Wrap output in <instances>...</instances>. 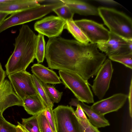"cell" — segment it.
I'll use <instances>...</instances> for the list:
<instances>
[{"instance_id":"6da1fadb","label":"cell","mask_w":132,"mask_h":132,"mask_svg":"<svg viewBox=\"0 0 132 132\" xmlns=\"http://www.w3.org/2000/svg\"><path fill=\"white\" fill-rule=\"evenodd\" d=\"M82 43L57 37L49 38L45 57L48 68L77 73L82 60Z\"/></svg>"},{"instance_id":"4fadbf2b","label":"cell","mask_w":132,"mask_h":132,"mask_svg":"<svg viewBox=\"0 0 132 132\" xmlns=\"http://www.w3.org/2000/svg\"><path fill=\"white\" fill-rule=\"evenodd\" d=\"M22 100L14 92L9 80L5 79L0 85V114L14 106H22Z\"/></svg>"},{"instance_id":"74e56055","label":"cell","mask_w":132,"mask_h":132,"mask_svg":"<svg viewBox=\"0 0 132 132\" xmlns=\"http://www.w3.org/2000/svg\"><path fill=\"white\" fill-rule=\"evenodd\" d=\"M81 128H82V127H81ZM82 132H83V130H82Z\"/></svg>"},{"instance_id":"484cf974","label":"cell","mask_w":132,"mask_h":132,"mask_svg":"<svg viewBox=\"0 0 132 132\" xmlns=\"http://www.w3.org/2000/svg\"><path fill=\"white\" fill-rule=\"evenodd\" d=\"M37 117L40 132H53L43 111L38 114Z\"/></svg>"},{"instance_id":"cb8c5ba5","label":"cell","mask_w":132,"mask_h":132,"mask_svg":"<svg viewBox=\"0 0 132 132\" xmlns=\"http://www.w3.org/2000/svg\"><path fill=\"white\" fill-rule=\"evenodd\" d=\"M108 57L111 60L121 63L131 69H132V53Z\"/></svg>"},{"instance_id":"ffe728a7","label":"cell","mask_w":132,"mask_h":132,"mask_svg":"<svg viewBox=\"0 0 132 132\" xmlns=\"http://www.w3.org/2000/svg\"><path fill=\"white\" fill-rule=\"evenodd\" d=\"M33 81L38 94L40 96L46 107L52 109L54 103L48 94L44 84L34 75H32Z\"/></svg>"},{"instance_id":"44dd1931","label":"cell","mask_w":132,"mask_h":132,"mask_svg":"<svg viewBox=\"0 0 132 132\" xmlns=\"http://www.w3.org/2000/svg\"><path fill=\"white\" fill-rule=\"evenodd\" d=\"M37 36L35 58L38 63H39L43 62L45 57V42L43 35L39 34Z\"/></svg>"},{"instance_id":"d590c367","label":"cell","mask_w":132,"mask_h":132,"mask_svg":"<svg viewBox=\"0 0 132 132\" xmlns=\"http://www.w3.org/2000/svg\"><path fill=\"white\" fill-rule=\"evenodd\" d=\"M13 0H0V5L12 2Z\"/></svg>"},{"instance_id":"7402d4cb","label":"cell","mask_w":132,"mask_h":132,"mask_svg":"<svg viewBox=\"0 0 132 132\" xmlns=\"http://www.w3.org/2000/svg\"><path fill=\"white\" fill-rule=\"evenodd\" d=\"M38 114L27 118H22V125L29 132H40Z\"/></svg>"},{"instance_id":"e0dca14e","label":"cell","mask_w":132,"mask_h":132,"mask_svg":"<svg viewBox=\"0 0 132 132\" xmlns=\"http://www.w3.org/2000/svg\"><path fill=\"white\" fill-rule=\"evenodd\" d=\"M75 14L85 16H99L98 8L81 1L61 0Z\"/></svg>"},{"instance_id":"4316f807","label":"cell","mask_w":132,"mask_h":132,"mask_svg":"<svg viewBox=\"0 0 132 132\" xmlns=\"http://www.w3.org/2000/svg\"><path fill=\"white\" fill-rule=\"evenodd\" d=\"M43 112L53 132H57L55 119L53 109L46 107Z\"/></svg>"},{"instance_id":"2e32d148","label":"cell","mask_w":132,"mask_h":132,"mask_svg":"<svg viewBox=\"0 0 132 132\" xmlns=\"http://www.w3.org/2000/svg\"><path fill=\"white\" fill-rule=\"evenodd\" d=\"M40 5L38 0H13L0 5V12L9 14L32 8Z\"/></svg>"},{"instance_id":"f546056e","label":"cell","mask_w":132,"mask_h":132,"mask_svg":"<svg viewBox=\"0 0 132 132\" xmlns=\"http://www.w3.org/2000/svg\"><path fill=\"white\" fill-rule=\"evenodd\" d=\"M75 114L78 119L85 120L88 119L84 112L79 104L78 105L75 111Z\"/></svg>"},{"instance_id":"836d02e7","label":"cell","mask_w":132,"mask_h":132,"mask_svg":"<svg viewBox=\"0 0 132 132\" xmlns=\"http://www.w3.org/2000/svg\"><path fill=\"white\" fill-rule=\"evenodd\" d=\"M9 14L6 13L0 12V24Z\"/></svg>"},{"instance_id":"4dcf8cb0","label":"cell","mask_w":132,"mask_h":132,"mask_svg":"<svg viewBox=\"0 0 132 132\" xmlns=\"http://www.w3.org/2000/svg\"><path fill=\"white\" fill-rule=\"evenodd\" d=\"M129 104V113L131 118L132 117V79L131 78L129 87V92L128 95Z\"/></svg>"},{"instance_id":"ac0fdd59","label":"cell","mask_w":132,"mask_h":132,"mask_svg":"<svg viewBox=\"0 0 132 132\" xmlns=\"http://www.w3.org/2000/svg\"><path fill=\"white\" fill-rule=\"evenodd\" d=\"M22 101L24 110L28 114L33 116L39 114L46 107L38 94L28 96Z\"/></svg>"},{"instance_id":"7a4b0ae2","label":"cell","mask_w":132,"mask_h":132,"mask_svg":"<svg viewBox=\"0 0 132 132\" xmlns=\"http://www.w3.org/2000/svg\"><path fill=\"white\" fill-rule=\"evenodd\" d=\"M19 31L13 52L5 65L7 76L26 70L35 59L37 36L27 25H22Z\"/></svg>"},{"instance_id":"d4e9b609","label":"cell","mask_w":132,"mask_h":132,"mask_svg":"<svg viewBox=\"0 0 132 132\" xmlns=\"http://www.w3.org/2000/svg\"><path fill=\"white\" fill-rule=\"evenodd\" d=\"M44 84L50 99L53 103L60 102L63 94L62 92H60L54 86L47 84Z\"/></svg>"},{"instance_id":"f35d334b","label":"cell","mask_w":132,"mask_h":132,"mask_svg":"<svg viewBox=\"0 0 132 132\" xmlns=\"http://www.w3.org/2000/svg\"><path fill=\"white\" fill-rule=\"evenodd\" d=\"M131 132H132V130H131Z\"/></svg>"},{"instance_id":"277c9868","label":"cell","mask_w":132,"mask_h":132,"mask_svg":"<svg viewBox=\"0 0 132 132\" xmlns=\"http://www.w3.org/2000/svg\"><path fill=\"white\" fill-rule=\"evenodd\" d=\"M59 77L65 88L69 89L80 101L88 104L94 103V96L87 81L78 74L59 70Z\"/></svg>"},{"instance_id":"8992f818","label":"cell","mask_w":132,"mask_h":132,"mask_svg":"<svg viewBox=\"0 0 132 132\" xmlns=\"http://www.w3.org/2000/svg\"><path fill=\"white\" fill-rule=\"evenodd\" d=\"M53 111L57 132H82L81 126L71 106L59 105Z\"/></svg>"},{"instance_id":"5bb4252c","label":"cell","mask_w":132,"mask_h":132,"mask_svg":"<svg viewBox=\"0 0 132 132\" xmlns=\"http://www.w3.org/2000/svg\"><path fill=\"white\" fill-rule=\"evenodd\" d=\"M69 104L71 106L77 107L78 104L80 105L88 116L89 122L97 128L104 127L110 125L109 121L105 118L104 116L95 112L91 109L90 106L80 101L77 99H71Z\"/></svg>"},{"instance_id":"5b68a950","label":"cell","mask_w":132,"mask_h":132,"mask_svg":"<svg viewBox=\"0 0 132 132\" xmlns=\"http://www.w3.org/2000/svg\"><path fill=\"white\" fill-rule=\"evenodd\" d=\"M55 8L53 4L50 3L13 13L0 24V33L11 27L40 19L53 11Z\"/></svg>"},{"instance_id":"f1b7e54d","label":"cell","mask_w":132,"mask_h":132,"mask_svg":"<svg viewBox=\"0 0 132 132\" xmlns=\"http://www.w3.org/2000/svg\"><path fill=\"white\" fill-rule=\"evenodd\" d=\"M78 119L81 125L83 132H101L98 128L89 122L88 119L85 120Z\"/></svg>"},{"instance_id":"e575fe53","label":"cell","mask_w":132,"mask_h":132,"mask_svg":"<svg viewBox=\"0 0 132 132\" xmlns=\"http://www.w3.org/2000/svg\"><path fill=\"white\" fill-rule=\"evenodd\" d=\"M18 125L16 126V132H24L20 124V123L17 122Z\"/></svg>"},{"instance_id":"8fae6325","label":"cell","mask_w":132,"mask_h":132,"mask_svg":"<svg viewBox=\"0 0 132 132\" xmlns=\"http://www.w3.org/2000/svg\"><path fill=\"white\" fill-rule=\"evenodd\" d=\"M65 24V21L59 17L51 15L46 17L35 23V30L49 38L56 37L61 34Z\"/></svg>"},{"instance_id":"9a60e30c","label":"cell","mask_w":132,"mask_h":132,"mask_svg":"<svg viewBox=\"0 0 132 132\" xmlns=\"http://www.w3.org/2000/svg\"><path fill=\"white\" fill-rule=\"evenodd\" d=\"M31 71L33 74L44 84H55L62 83L55 72L42 64H33Z\"/></svg>"},{"instance_id":"9c48e42d","label":"cell","mask_w":132,"mask_h":132,"mask_svg":"<svg viewBox=\"0 0 132 132\" xmlns=\"http://www.w3.org/2000/svg\"><path fill=\"white\" fill-rule=\"evenodd\" d=\"M113 71L111 60L107 59L96 75L91 87L93 93L100 100L103 99L109 89Z\"/></svg>"},{"instance_id":"52a82bcc","label":"cell","mask_w":132,"mask_h":132,"mask_svg":"<svg viewBox=\"0 0 132 132\" xmlns=\"http://www.w3.org/2000/svg\"><path fill=\"white\" fill-rule=\"evenodd\" d=\"M110 32L108 40L96 44L98 48L108 57L132 53V40L125 39Z\"/></svg>"},{"instance_id":"ba28073f","label":"cell","mask_w":132,"mask_h":132,"mask_svg":"<svg viewBox=\"0 0 132 132\" xmlns=\"http://www.w3.org/2000/svg\"><path fill=\"white\" fill-rule=\"evenodd\" d=\"M7 76L14 92L22 100L28 96L38 94L32 75L29 72L21 71Z\"/></svg>"},{"instance_id":"8d00e7d4","label":"cell","mask_w":132,"mask_h":132,"mask_svg":"<svg viewBox=\"0 0 132 132\" xmlns=\"http://www.w3.org/2000/svg\"><path fill=\"white\" fill-rule=\"evenodd\" d=\"M20 124L21 126L22 129L24 131V132H29L20 123Z\"/></svg>"},{"instance_id":"1f68e13d","label":"cell","mask_w":132,"mask_h":132,"mask_svg":"<svg viewBox=\"0 0 132 132\" xmlns=\"http://www.w3.org/2000/svg\"><path fill=\"white\" fill-rule=\"evenodd\" d=\"M95 1L101 3L110 5H118L120 4L112 0H96Z\"/></svg>"},{"instance_id":"83f0119b","label":"cell","mask_w":132,"mask_h":132,"mask_svg":"<svg viewBox=\"0 0 132 132\" xmlns=\"http://www.w3.org/2000/svg\"><path fill=\"white\" fill-rule=\"evenodd\" d=\"M16 126L7 121L0 114V132H16Z\"/></svg>"},{"instance_id":"3957f363","label":"cell","mask_w":132,"mask_h":132,"mask_svg":"<svg viewBox=\"0 0 132 132\" xmlns=\"http://www.w3.org/2000/svg\"><path fill=\"white\" fill-rule=\"evenodd\" d=\"M99 16L109 31L125 39L132 40V20L125 13L104 7L98 8Z\"/></svg>"},{"instance_id":"d6986e66","label":"cell","mask_w":132,"mask_h":132,"mask_svg":"<svg viewBox=\"0 0 132 132\" xmlns=\"http://www.w3.org/2000/svg\"><path fill=\"white\" fill-rule=\"evenodd\" d=\"M64 29H67L76 40L79 42L85 44L89 43L88 38L73 19L65 21Z\"/></svg>"},{"instance_id":"d6a6232c","label":"cell","mask_w":132,"mask_h":132,"mask_svg":"<svg viewBox=\"0 0 132 132\" xmlns=\"http://www.w3.org/2000/svg\"><path fill=\"white\" fill-rule=\"evenodd\" d=\"M6 75V72L3 69L0 63V85L4 80Z\"/></svg>"},{"instance_id":"603a6c76","label":"cell","mask_w":132,"mask_h":132,"mask_svg":"<svg viewBox=\"0 0 132 132\" xmlns=\"http://www.w3.org/2000/svg\"><path fill=\"white\" fill-rule=\"evenodd\" d=\"M53 11L58 16L65 21L73 19L74 13L70 8L65 4L54 9Z\"/></svg>"},{"instance_id":"30bf717a","label":"cell","mask_w":132,"mask_h":132,"mask_svg":"<svg viewBox=\"0 0 132 132\" xmlns=\"http://www.w3.org/2000/svg\"><path fill=\"white\" fill-rule=\"evenodd\" d=\"M74 21L90 43L96 44L101 42L107 41L109 39L110 31L103 24L87 19Z\"/></svg>"},{"instance_id":"7c38bea8","label":"cell","mask_w":132,"mask_h":132,"mask_svg":"<svg viewBox=\"0 0 132 132\" xmlns=\"http://www.w3.org/2000/svg\"><path fill=\"white\" fill-rule=\"evenodd\" d=\"M127 98V94L121 93H117L94 103L90 106L95 112L104 116L118 111L123 106Z\"/></svg>"}]
</instances>
